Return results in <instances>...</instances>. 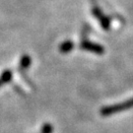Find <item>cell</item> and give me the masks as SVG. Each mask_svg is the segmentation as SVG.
<instances>
[{
  "label": "cell",
  "mask_w": 133,
  "mask_h": 133,
  "mask_svg": "<svg viewBox=\"0 0 133 133\" xmlns=\"http://www.w3.org/2000/svg\"><path fill=\"white\" fill-rule=\"evenodd\" d=\"M132 108H133V98L128 101H126V102H124V103H121V104L107 107V108H105V109H103L101 110V114L102 115H105V116H108L109 114L120 112V111H123V110H126V109H132Z\"/></svg>",
  "instance_id": "obj_1"
},
{
  "label": "cell",
  "mask_w": 133,
  "mask_h": 133,
  "mask_svg": "<svg viewBox=\"0 0 133 133\" xmlns=\"http://www.w3.org/2000/svg\"><path fill=\"white\" fill-rule=\"evenodd\" d=\"M93 13H94V15H95L97 18H99V20L101 21V24H102V26H103V28H105L108 29V27H109V19L105 17V16H104V14H102V12H101V10L97 7V6H95L94 8H93Z\"/></svg>",
  "instance_id": "obj_2"
},
{
  "label": "cell",
  "mask_w": 133,
  "mask_h": 133,
  "mask_svg": "<svg viewBox=\"0 0 133 133\" xmlns=\"http://www.w3.org/2000/svg\"><path fill=\"white\" fill-rule=\"evenodd\" d=\"M73 48V43H70V42H67V43H64L61 44L60 46V50L62 52H68L69 50H71Z\"/></svg>",
  "instance_id": "obj_3"
},
{
  "label": "cell",
  "mask_w": 133,
  "mask_h": 133,
  "mask_svg": "<svg viewBox=\"0 0 133 133\" xmlns=\"http://www.w3.org/2000/svg\"><path fill=\"white\" fill-rule=\"evenodd\" d=\"M52 131V127L49 125V124H46V125H44L43 126V130H42V132L43 133H51Z\"/></svg>",
  "instance_id": "obj_4"
}]
</instances>
